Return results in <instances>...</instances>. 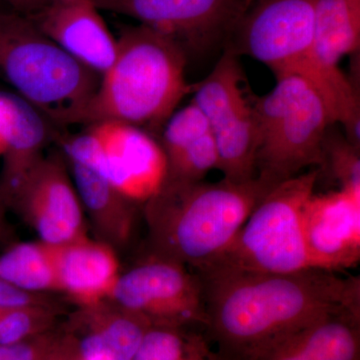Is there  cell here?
Instances as JSON below:
<instances>
[{
  "label": "cell",
  "mask_w": 360,
  "mask_h": 360,
  "mask_svg": "<svg viewBox=\"0 0 360 360\" xmlns=\"http://www.w3.org/2000/svg\"><path fill=\"white\" fill-rule=\"evenodd\" d=\"M196 274L203 286L205 329L219 347L220 360H248L322 315L360 309L359 277L340 272L208 269Z\"/></svg>",
  "instance_id": "6da1fadb"
},
{
  "label": "cell",
  "mask_w": 360,
  "mask_h": 360,
  "mask_svg": "<svg viewBox=\"0 0 360 360\" xmlns=\"http://www.w3.org/2000/svg\"><path fill=\"white\" fill-rule=\"evenodd\" d=\"M272 188L258 177L241 184L165 179L142 205L148 251L200 271L231 245Z\"/></svg>",
  "instance_id": "7a4b0ae2"
},
{
  "label": "cell",
  "mask_w": 360,
  "mask_h": 360,
  "mask_svg": "<svg viewBox=\"0 0 360 360\" xmlns=\"http://www.w3.org/2000/svg\"><path fill=\"white\" fill-rule=\"evenodd\" d=\"M116 39L115 61L78 124L129 123L158 139L182 99L196 87L186 80V53L146 25L123 28Z\"/></svg>",
  "instance_id": "3957f363"
},
{
  "label": "cell",
  "mask_w": 360,
  "mask_h": 360,
  "mask_svg": "<svg viewBox=\"0 0 360 360\" xmlns=\"http://www.w3.org/2000/svg\"><path fill=\"white\" fill-rule=\"evenodd\" d=\"M316 0H253L241 18L229 49L266 65L276 79L297 77L321 96L333 124L340 123L345 136L360 146L359 96L342 72L319 63L314 49Z\"/></svg>",
  "instance_id": "277c9868"
},
{
  "label": "cell",
  "mask_w": 360,
  "mask_h": 360,
  "mask_svg": "<svg viewBox=\"0 0 360 360\" xmlns=\"http://www.w3.org/2000/svg\"><path fill=\"white\" fill-rule=\"evenodd\" d=\"M0 72L56 127L78 124L101 79L16 11H0Z\"/></svg>",
  "instance_id": "5b68a950"
},
{
  "label": "cell",
  "mask_w": 360,
  "mask_h": 360,
  "mask_svg": "<svg viewBox=\"0 0 360 360\" xmlns=\"http://www.w3.org/2000/svg\"><path fill=\"white\" fill-rule=\"evenodd\" d=\"M257 177L270 186L324 165L323 141L333 124L321 96L302 78H278L274 89L257 96Z\"/></svg>",
  "instance_id": "8992f818"
},
{
  "label": "cell",
  "mask_w": 360,
  "mask_h": 360,
  "mask_svg": "<svg viewBox=\"0 0 360 360\" xmlns=\"http://www.w3.org/2000/svg\"><path fill=\"white\" fill-rule=\"evenodd\" d=\"M321 174L319 168H314L274 186L255 206L231 245L201 270L290 274L314 269L303 236V210Z\"/></svg>",
  "instance_id": "52a82bcc"
},
{
  "label": "cell",
  "mask_w": 360,
  "mask_h": 360,
  "mask_svg": "<svg viewBox=\"0 0 360 360\" xmlns=\"http://www.w3.org/2000/svg\"><path fill=\"white\" fill-rule=\"evenodd\" d=\"M78 134H58L65 160L94 170L139 205L158 191L167 162L155 135L129 123L99 122Z\"/></svg>",
  "instance_id": "ba28073f"
},
{
  "label": "cell",
  "mask_w": 360,
  "mask_h": 360,
  "mask_svg": "<svg viewBox=\"0 0 360 360\" xmlns=\"http://www.w3.org/2000/svg\"><path fill=\"white\" fill-rule=\"evenodd\" d=\"M193 101L212 129L217 169L224 179L241 184L257 177V96L251 92L239 56L224 49L212 72L196 84Z\"/></svg>",
  "instance_id": "9c48e42d"
},
{
  "label": "cell",
  "mask_w": 360,
  "mask_h": 360,
  "mask_svg": "<svg viewBox=\"0 0 360 360\" xmlns=\"http://www.w3.org/2000/svg\"><path fill=\"white\" fill-rule=\"evenodd\" d=\"M108 300L153 326L205 329L207 324L200 276L150 251L120 272Z\"/></svg>",
  "instance_id": "30bf717a"
},
{
  "label": "cell",
  "mask_w": 360,
  "mask_h": 360,
  "mask_svg": "<svg viewBox=\"0 0 360 360\" xmlns=\"http://www.w3.org/2000/svg\"><path fill=\"white\" fill-rule=\"evenodd\" d=\"M99 11L129 16L189 54L226 47L253 0H92Z\"/></svg>",
  "instance_id": "8fae6325"
},
{
  "label": "cell",
  "mask_w": 360,
  "mask_h": 360,
  "mask_svg": "<svg viewBox=\"0 0 360 360\" xmlns=\"http://www.w3.org/2000/svg\"><path fill=\"white\" fill-rule=\"evenodd\" d=\"M11 210L46 245H65L87 236L84 207L61 150L44 155L35 165Z\"/></svg>",
  "instance_id": "7c38bea8"
},
{
  "label": "cell",
  "mask_w": 360,
  "mask_h": 360,
  "mask_svg": "<svg viewBox=\"0 0 360 360\" xmlns=\"http://www.w3.org/2000/svg\"><path fill=\"white\" fill-rule=\"evenodd\" d=\"M303 236L314 269L340 272L360 259V193L312 194L303 210Z\"/></svg>",
  "instance_id": "4fadbf2b"
},
{
  "label": "cell",
  "mask_w": 360,
  "mask_h": 360,
  "mask_svg": "<svg viewBox=\"0 0 360 360\" xmlns=\"http://www.w3.org/2000/svg\"><path fill=\"white\" fill-rule=\"evenodd\" d=\"M25 16L63 51L101 77L115 61L117 39L92 0H51Z\"/></svg>",
  "instance_id": "5bb4252c"
},
{
  "label": "cell",
  "mask_w": 360,
  "mask_h": 360,
  "mask_svg": "<svg viewBox=\"0 0 360 360\" xmlns=\"http://www.w3.org/2000/svg\"><path fill=\"white\" fill-rule=\"evenodd\" d=\"M0 117L4 139L0 201L11 210L25 180L44 158L45 144L58 132L52 134L51 123L15 94L0 92Z\"/></svg>",
  "instance_id": "9a60e30c"
},
{
  "label": "cell",
  "mask_w": 360,
  "mask_h": 360,
  "mask_svg": "<svg viewBox=\"0 0 360 360\" xmlns=\"http://www.w3.org/2000/svg\"><path fill=\"white\" fill-rule=\"evenodd\" d=\"M151 326L141 315L105 300L77 307L63 328L84 360H132Z\"/></svg>",
  "instance_id": "2e32d148"
},
{
  "label": "cell",
  "mask_w": 360,
  "mask_h": 360,
  "mask_svg": "<svg viewBox=\"0 0 360 360\" xmlns=\"http://www.w3.org/2000/svg\"><path fill=\"white\" fill-rule=\"evenodd\" d=\"M248 360H360V309L322 315Z\"/></svg>",
  "instance_id": "e0dca14e"
},
{
  "label": "cell",
  "mask_w": 360,
  "mask_h": 360,
  "mask_svg": "<svg viewBox=\"0 0 360 360\" xmlns=\"http://www.w3.org/2000/svg\"><path fill=\"white\" fill-rule=\"evenodd\" d=\"M51 248L61 293L77 307L108 300L122 272L117 251L89 236Z\"/></svg>",
  "instance_id": "ac0fdd59"
},
{
  "label": "cell",
  "mask_w": 360,
  "mask_h": 360,
  "mask_svg": "<svg viewBox=\"0 0 360 360\" xmlns=\"http://www.w3.org/2000/svg\"><path fill=\"white\" fill-rule=\"evenodd\" d=\"M158 141L167 158L165 179L198 181L219 167L214 136L205 115L193 101L174 111Z\"/></svg>",
  "instance_id": "d6986e66"
},
{
  "label": "cell",
  "mask_w": 360,
  "mask_h": 360,
  "mask_svg": "<svg viewBox=\"0 0 360 360\" xmlns=\"http://www.w3.org/2000/svg\"><path fill=\"white\" fill-rule=\"evenodd\" d=\"M68 163L97 240L116 251L127 248L134 239L139 203L123 195L94 170L70 161Z\"/></svg>",
  "instance_id": "ffe728a7"
},
{
  "label": "cell",
  "mask_w": 360,
  "mask_h": 360,
  "mask_svg": "<svg viewBox=\"0 0 360 360\" xmlns=\"http://www.w3.org/2000/svg\"><path fill=\"white\" fill-rule=\"evenodd\" d=\"M360 46V0H316L314 49L324 68L341 71L343 56Z\"/></svg>",
  "instance_id": "44dd1931"
},
{
  "label": "cell",
  "mask_w": 360,
  "mask_h": 360,
  "mask_svg": "<svg viewBox=\"0 0 360 360\" xmlns=\"http://www.w3.org/2000/svg\"><path fill=\"white\" fill-rule=\"evenodd\" d=\"M0 278L26 292L61 293L51 245L40 240L15 241L0 251Z\"/></svg>",
  "instance_id": "7402d4cb"
},
{
  "label": "cell",
  "mask_w": 360,
  "mask_h": 360,
  "mask_svg": "<svg viewBox=\"0 0 360 360\" xmlns=\"http://www.w3.org/2000/svg\"><path fill=\"white\" fill-rule=\"evenodd\" d=\"M65 305L51 302L0 309V345H14L44 335L60 326Z\"/></svg>",
  "instance_id": "603a6c76"
},
{
  "label": "cell",
  "mask_w": 360,
  "mask_h": 360,
  "mask_svg": "<svg viewBox=\"0 0 360 360\" xmlns=\"http://www.w3.org/2000/svg\"><path fill=\"white\" fill-rule=\"evenodd\" d=\"M188 329L151 326L132 360H217L205 338Z\"/></svg>",
  "instance_id": "cb8c5ba5"
},
{
  "label": "cell",
  "mask_w": 360,
  "mask_h": 360,
  "mask_svg": "<svg viewBox=\"0 0 360 360\" xmlns=\"http://www.w3.org/2000/svg\"><path fill=\"white\" fill-rule=\"evenodd\" d=\"M328 127L323 141L324 165L322 172H328L340 184L341 189L360 193V153L354 146L336 130Z\"/></svg>",
  "instance_id": "d4e9b609"
},
{
  "label": "cell",
  "mask_w": 360,
  "mask_h": 360,
  "mask_svg": "<svg viewBox=\"0 0 360 360\" xmlns=\"http://www.w3.org/2000/svg\"><path fill=\"white\" fill-rule=\"evenodd\" d=\"M61 333V326L44 335L14 345H0V360H42Z\"/></svg>",
  "instance_id": "484cf974"
},
{
  "label": "cell",
  "mask_w": 360,
  "mask_h": 360,
  "mask_svg": "<svg viewBox=\"0 0 360 360\" xmlns=\"http://www.w3.org/2000/svg\"><path fill=\"white\" fill-rule=\"evenodd\" d=\"M54 298L51 295L26 292L0 278V309L51 302Z\"/></svg>",
  "instance_id": "4316f807"
},
{
  "label": "cell",
  "mask_w": 360,
  "mask_h": 360,
  "mask_svg": "<svg viewBox=\"0 0 360 360\" xmlns=\"http://www.w3.org/2000/svg\"><path fill=\"white\" fill-rule=\"evenodd\" d=\"M42 360H84L78 352L72 336L65 333L61 326V333L54 345Z\"/></svg>",
  "instance_id": "83f0119b"
},
{
  "label": "cell",
  "mask_w": 360,
  "mask_h": 360,
  "mask_svg": "<svg viewBox=\"0 0 360 360\" xmlns=\"http://www.w3.org/2000/svg\"><path fill=\"white\" fill-rule=\"evenodd\" d=\"M6 210L0 201V251L18 241L15 231L6 219Z\"/></svg>",
  "instance_id": "f1b7e54d"
},
{
  "label": "cell",
  "mask_w": 360,
  "mask_h": 360,
  "mask_svg": "<svg viewBox=\"0 0 360 360\" xmlns=\"http://www.w3.org/2000/svg\"><path fill=\"white\" fill-rule=\"evenodd\" d=\"M8 1L15 8L16 13L27 15L44 6L51 0H8Z\"/></svg>",
  "instance_id": "f546056e"
},
{
  "label": "cell",
  "mask_w": 360,
  "mask_h": 360,
  "mask_svg": "<svg viewBox=\"0 0 360 360\" xmlns=\"http://www.w3.org/2000/svg\"><path fill=\"white\" fill-rule=\"evenodd\" d=\"M4 130H2L1 117H0V155L4 153Z\"/></svg>",
  "instance_id": "4dcf8cb0"
},
{
  "label": "cell",
  "mask_w": 360,
  "mask_h": 360,
  "mask_svg": "<svg viewBox=\"0 0 360 360\" xmlns=\"http://www.w3.org/2000/svg\"><path fill=\"white\" fill-rule=\"evenodd\" d=\"M219 360H220V359H219Z\"/></svg>",
  "instance_id": "1f68e13d"
}]
</instances>
